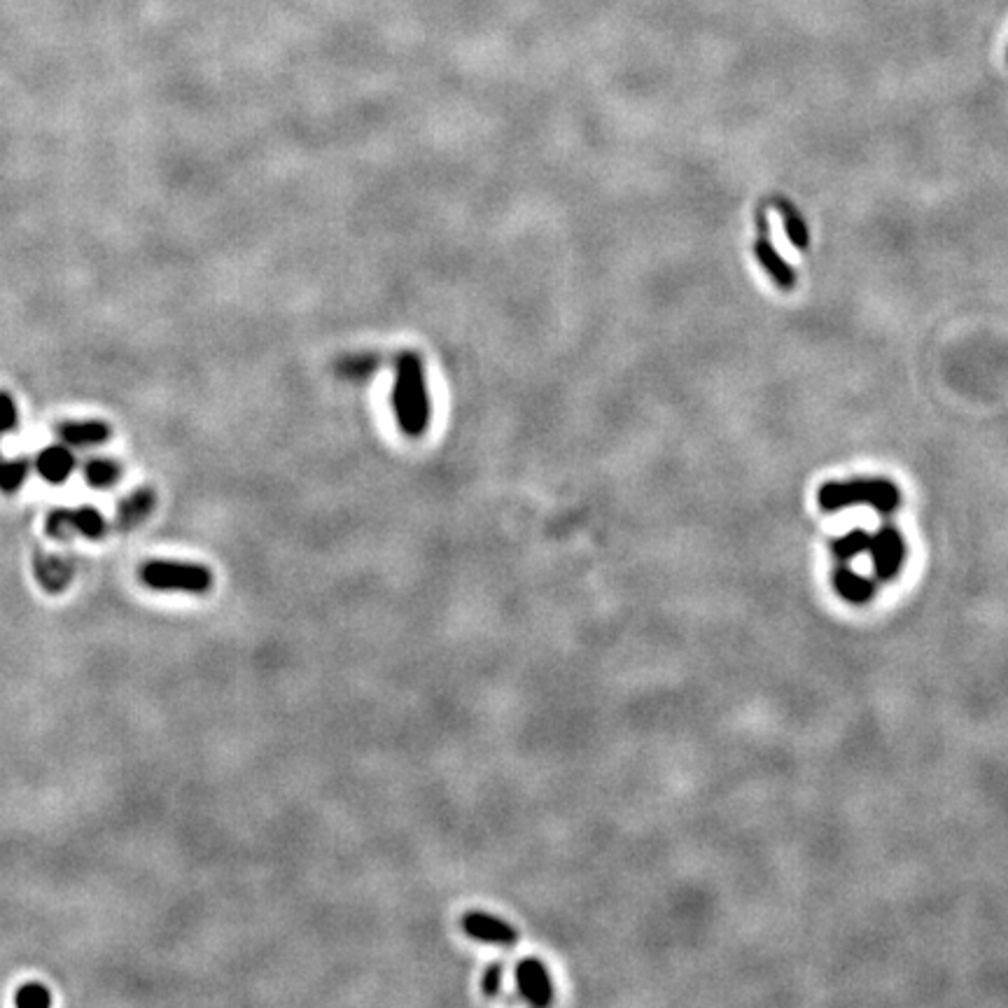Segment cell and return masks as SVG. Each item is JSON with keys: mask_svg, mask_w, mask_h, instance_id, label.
<instances>
[{"mask_svg": "<svg viewBox=\"0 0 1008 1008\" xmlns=\"http://www.w3.org/2000/svg\"><path fill=\"white\" fill-rule=\"evenodd\" d=\"M777 210H780V213H782L784 231H787L791 245H794V248H798V250L808 248L810 234H808V224H805L803 215L798 213V210L794 206H791L789 201H782V199L777 201Z\"/></svg>", "mask_w": 1008, "mask_h": 1008, "instance_id": "7c38bea8", "label": "cell"}, {"mask_svg": "<svg viewBox=\"0 0 1008 1008\" xmlns=\"http://www.w3.org/2000/svg\"><path fill=\"white\" fill-rule=\"evenodd\" d=\"M817 504L822 511H840L868 504L880 514H892L901 504V490L889 479L826 481L817 490Z\"/></svg>", "mask_w": 1008, "mask_h": 1008, "instance_id": "6da1fadb", "label": "cell"}, {"mask_svg": "<svg viewBox=\"0 0 1008 1008\" xmlns=\"http://www.w3.org/2000/svg\"><path fill=\"white\" fill-rule=\"evenodd\" d=\"M873 560V572L880 581H892L901 572L903 560H906V544H903L901 532L885 525L875 535H871V546H868Z\"/></svg>", "mask_w": 1008, "mask_h": 1008, "instance_id": "277c9868", "label": "cell"}, {"mask_svg": "<svg viewBox=\"0 0 1008 1008\" xmlns=\"http://www.w3.org/2000/svg\"><path fill=\"white\" fill-rule=\"evenodd\" d=\"M152 507H154V495L150 490H138V493L129 495L122 504H119L117 521L122 528H131V525L143 523L145 518L150 516Z\"/></svg>", "mask_w": 1008, "mask_h": 1008, "instance_id": "30bf717a", "label": "cell"}, {"mask_svg": "<svg viewBox=\"0 0 1008 1008\" xmlns=\"http://www.w3.org/2000/svg\"><path fill=\"white\" fill-rule=\"evenodd\" d=\"M500 980H502V971H500V966H490V969L486 971V976H483V992L486 994H497V990H500Z\"/></svg>", "mask_w": 1008, "mask_h": 1008, "instance_id": "d6986e66", "label": "cell"}, {"mask_svg": "<svg viewBox=\"0 0 1008 1008\" xmlns=\"http://www.w3.org/2000/svg\"><path fill=\"white\" fill-rule=\"evenodd\" d=\"M61 437L73 446H91L108 437L101 423H68L61 427Z\"/></svg>", "mask_w": 1008, "mask_h": 1008, "instance_id": "5bb4252c", "label": "cell"}, {"mask_svg": "<svg viewBox=\"0 0 1008 1008\" xmlns=\"http://www.w3.org/2000/svg\"><path fill=\"white\" fill-rule=\"evenodd\" d=\"M143 586L152 591L206 593L213 586V572L203 565L175 563V560H150L138 572Z\"/></svg>", "mask_w": 1008, "mask_h": 1008, "instance_id": "7a4b0ae2", "label": "cell"}, {"mask_svg": "<svg viewBox=\"0 0 1008 1008\" xmlns=\"http://www.w3.org/2000/svg\"><path fill=\"white\" fill-rule=\"evenodd\" d=\"M516 983L523 999L532 1006H546L553 999L551 976L539 959H523L516 966Z\"/></svg>", "mask_w": 1008, "mask_h": 1008, "instance_id": "8992f818", "label": "cell"}, {"mask_svg": "<svg viewBox=\"0 0 1008 1008\" xmlns=\"http://www.w3.org/2000/svg\"><path fill=\"white\" fill-rule=\"evenodd\" d=\"M462 931L467 936L476 938L481 943H495V945H514L518 941V931L511 927L509 922L500 920V917H493L488 913H481V910H472V913L462 915Z\"/></svg>", "mask_w": 1008, "mask_h": 1008, "instance_id": "5b68a950", "label": "cell"}, {"mask_svg": "<svg viewBox=\"0 0 1008 1008\" xmlns=\"http://www.w3.org/2000/svg\"><path fill=\"white\" fill-rule=\"evenodd\" d=\"M26 472H28V465L24 460L3 462V465H0V490H5V493H14V490L24 483Z\"/></svg>", "mask_w": 1008, "mask_h": 1008, "instance_id": "e0dca14e", "label": "cell"}, {"mask_svg": "<svg viewBox=\"0 0 1008 1008\" xmlns=\"http://www.w3.org/2000/svg\"><path fill=\"white\" fill-rule=\"evenodd\" d=\"M35 574H38V581L47 591H61L63 586L70 581V565L61 558H42L35 563Z\"/></svg>", "mask_w": 1008, "mask_h": 1008, "instance_id": "8fae6325", "label": "cell"}, {"mask_svg": "<svg viewBox=\"0 0 1008 1008\" xmlns=\"http://www.w3.org/2000/svg\"><path fill=\"white\" fill-rule=\"evenodd\" d=\"M17 420V413H14V404L7 395H0V432L10 430Z\"/></svg>", "mask_w": 1008, "mask_h": 1008, "instance_id": "ac0fdd59", "label": "cell"}, {"mask_svg": "<svg viewBox=\"0 0 1008 1008\" xmlns=\"http://www.w3.org/2000/svg\"><path fill=\"white\" fill-rule=\"evenodd\" d=\"M871 546V535L866 530H850L843 537H836L831 542V551L838 560H852L868 551Z\"/></svg>", "mask_w": 1008, "mask_h": 1008, "instance_id": "4fadbf2b", "label": "cell"}, {"mask_svg": "<svg viewBox=\"0 0 1008 1008\" xmlns=\"http://www.w3.org/2000/svg\"><path fill=\"white\" fill-rule=\"evenodd\" d=\"M103 532H105V518L101 516V511L91 507L56 509L47 518V535H52L56 539H66L73 535L98 539Z\"/></svg>", "mask_w": 1008, "mask_h": 1008, "instance_id": "3957f363", "label": "cell"}, {"mask_svg": "<svg viewBox=\"0 0 1008 1008\" xmlns=\"http://www.w3.org/2000/svg\"><path fill=\"white\" fill-rule=\"evenodd\" d=\"M14 1004L24 1008H45L52 1004V994L42 983H26L14 994Z\"/></svg>", "mask_w": 1008, "mask_h": 1008, "instance_id": "2e32d148", "label": "cell"}, {"mask_svg": "<svg viewBox=\"0 0 1008 1008\" xmlns=\"http://www.w3.org/2000/svg\"><path fill=\"white\" fill-rule=\"evenodd\" d=\"M754 250L763 269L773 276V280L782 287V290H791V287L796 285V271L784 262V257L773 248V243L766 241V238H759Z\"/></svg>", "mask_w": 1008, "mask_h": 1008, "instance_id": "ba28073f", "label": "cell"}, {"mask_svg": "<svg viewBox=\"0 0 1008 1008\" xmlns=\"http://www.w3.org/2000/svg\"><path fill=\"white\" fill-rule=\"evenodd\" d=\"M833 588H836L840 598L852 602V605H866L875 593V581L861 577L852 567L843 565L833 572Z\"/></svg>", "mask_w": 1008, "mask_h": 1008, "instance_id": "52a82bcc", "label": "cell"}, {"mask_svg": "<svg viewBox=\"0 0 1008 1008\" xmlns=\"http://www.w3.org/2000/svg\"><path fill=\"white\" fill-rule=\"evenodd\" d=\"M73 467H75L73 455H70V451H66V448H61V446L47 448V451H42L40 458H38V472L42 474V479H47L52 483L66 481L68 474L73 472Z\"/></svg>", "mask_w": 1008, "mask_h": 1008, "instance_id": "9c48e42d", "label": "cell"}, {"mask_svg": "<svg viewBox=\"0 0 1008 1008\" xmlns=\"http://www.w3.org/2000/svg\"><path fill=\"white\" fill-rule=\"evenodd\" d=\"M84 479L94 488H108L119 479V465L112 460H91L84 467Z\"/></svg>", "mask_w": 1008, "mask_h": 1008, "instance_id": "9a60e30c", "label": "cell"}]
</instances>
